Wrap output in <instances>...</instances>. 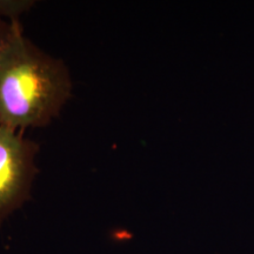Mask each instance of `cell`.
<instances>
[{"instance_id": "1", "label": "cell", "mask_w": 254, "mask_h": 254, "mask_svg": "<svg viewBox=\"0 0 254 254\" xmlns=\"http://www.w3.org/2000/svg\"><path fill=\"white\" fill-rule=\"evenodd\" d=\"M0 51V125L17 132L41 127L58 116L72 95V79L63 60L25 37L20 21Z\"/></svg>"}, {"instance_id": "2", "label": "cell", "mask_w": 254, "mask_h": 254, "mask_svg": "<svg viewBox=\"0 0 254 254\" xmlns=\"http://www.w3.org/2000/svg\"><path fill=\"white\" fill-rule=\"evenodd\" d=\"M38 145L0 125V224L30 199Z\"/></svg>"}, {"instance_id": "3", "label": "cell", "mask_w": 254, "mask_h": 254, "mask_svg": "<svg viewBox=\"0 0 254 254\" xmlns=\"http://www.w3.org/2000/svg\"><path fill=\"white\" fill-rule=\"evenodd\" d=\"M33 1H27V0H0V18H8V21L19 20L20 14L27 12L32 6Z\"/></svg>"}, {"instance_id": "4", "label": "cell", "mask_w": 254, "mask_h": 254, "mask_svg": "<svg viewBox=\"0 0 254 254\" xmlns=\"http://www.w3.org/2000/svg\"><path fill=\"white\" fill-rule=\"evenodd\" d=\"M13 28V21H6L5 19L0 18V51L6 45L9 36Z\"/></svg>"}]
</instances>
